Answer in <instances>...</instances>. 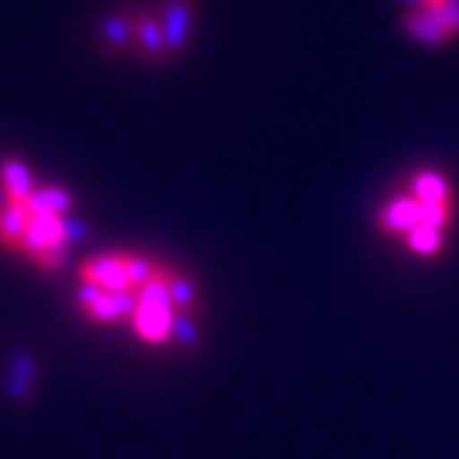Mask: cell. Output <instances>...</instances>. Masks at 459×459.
<instances>
[{
    "label": "cell",
    "instance_id": "obj_4",
    "mask_svg": "<svg viewBox=\"0 0 459 459\" xmlns=\"http://www.w3.org/2000/svg\"><path fill=\"white\" fill-rule=\"evenodd\" d=\"M202 0H115L90 21V44L115 65L146 72L177 66L195 49Z\"/></svg>",
    "mask_w": 459,
    "mask_h": 459
},
{
    "label": "cell",
    "instance_id": "obj_1",
    "mask_svg": "<svg viewBox=\"0 0 459 459\" xmlns=\"http://www.w3.org/2000/svg\"><path fill=\"white\" fill-rule=\"evenodd\" d=\"M74 307L92 327L117 329L151 352L189 350L199 337L197 279L148 250L110 247L87 255L74 276Z\"/></svg>",
    "mask_w": 459,
    "mask_h": 459
},
{
    "label": "cell",
    "instance_id": "obj_5",
    "mask_svg": "<svg viewBox=\"0 0 459 459\" xmlns=\"http://www.w3.org/2000/svg\"><path fill=\"white\" fill-rule=\"evenodd\" d=\"M398 29L413 47L427 51L459 44V0H394Z\"/></svg>",
    "mask_w": 459,
    "mask_h": 459
},
{
    "label": "cell",
    "instance_id": "obj_2",
    "mask_svg": "<svg viewBox=\"0 0 459 459\" xmlns=\"http://www.w3.org/2000/svg\"><path fill=\"white\" fill-rule=\"evenodd\" d=\"M77 232V199L69 189L44 181L18 156L0 159V246L36 271L54 273L69 258Z\"/></svg>",
    "mask_w": 459,
    "mask_h": 459
},
{
    "label": "cell",
    "instance_id": "obj_3",
    "mask_svg": "<svg viewBox=\"0 0 459 459\" xmlns=\"http://www.w3.org/2000/svg\"><path fill=\"white\" fill-rule=\"evenodd\" d=\"M376 235L416 263H437L459 232V181L439 164L398 174L373 210Z\"/></svg>",
    "mask_w": 459,
    "mask_h": 459
}]
</instances>
